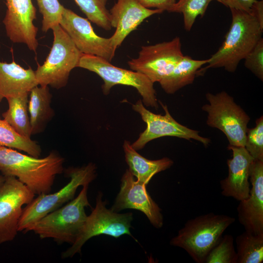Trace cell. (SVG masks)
I'll list each match as a JSON object with an SVG mask.
<instances>
[{"label":"cell","instance_id":"d6a6232c","mask_svg":"<svg viewBox=\"0 0 263 263\" xmlns=\"http://www.w3.org/2000/svg\"><path fill=\"white\" fill-rule=\"evenodd\" d=\"M230 9H234L250 13L251 6L256 0H216Z\"/></svg>","mask_w":263,"mask_h":263},{"label":"cell","instance_id":"277c9868","mask_svg":"<svg viewBox=\"0 0 263 263\" xmlns=\"http://www.w3.org/2000/svg\"><path fill=\"white\" fill-rule=\"evenodd\" d=\"M88 186H83L75 198L43 217L30 231L41 239L52 238L59 244H73L87 217L85 208L90 207L87 197Z\"/></svg>","mask_w":263,"mask_h":263},{"label":"cell","instance_id":"ac0fdd59","mask_svg":"<svg viewBox=\"0 0 263 263\" xmlns=\"http://www.w3.org/2000/svg\"><path fill=\"white\" fill-rule=\"evenodd\" d=\"M109 12L111 26L115 28L111 38L113 45L117 48L145 19L163 11L147 8L137 0H117Z\"/></svg>","mask_w":263,"mask_h":263},{"label":"cell","instance_id":"4dcf8cb0","mask_svg":"<svg viewBox=\"0 0 263 263\" xmlns=\"http://www.w3.org/2000/svg\"><path fill=\"white\" fill-rule=\"evenodd\" d=\"M244 66L263 80V38H262L244 58Z\"/></svg>","mask_w":263,"mask_h":263},{"label":"cell","instance_id":"2e32d148","mask_svg":"<svg viewBox=\"0 0 263 263\" xmlns=\"http://www.w3.org/2000/svg\"><path fill=\"white\" fill-rule=\"evenodd\" d=\"M249 196L239 201L237 216L245 231L263 235V160H253L249 171Z\"/></svg>","mask_w":263,"mask_h":263},{"label":"cell","instance_id":"4fadbf2b","mask_svg":"<svg viewBox=\"0 0 263 263\" xmlns=\"http://www.w3.org/2000/svg\"><path fill=\"white\" fill-rule=\"evenodd\" d=\"M59 25L81 53L96 56L110 62L114 57L117 48L111 38L98 36L87 19L64 7Z\"/></svg>","mask_w":263,"mask_h":263},{"label":"cell","instance_id":"83f0119b","mask_svg":"<svg viewBox=\"0 0 263 263\" xmlns=\"http://www.w3.org/2000/svg\"><path fill=\"white\" fill-rule=\"evenodd\" d=\"M234 239L230 234L222 236L207 256L204 263H237Z\"/></svg>","mask_w":263,"mask_h":263},{"label":"cell","instance_id":"8992f818","mask_svg":"<svg viewBox=\"0 0 263 263\" xmlns=\"http://www.w3.org/2000/svg\"><path fill=\"white\" fill-rule=\"evenodd\" d=\"M54 40L45 61L35 71L39 86L59 89L65 87L72 70L77 67L81 53L69 35L58 25L52 29Z\"/></svg>","mask_w":263,"mask_h":263},{"label":"cell","instance_id":"6da1fadb","mask_svg":"<svg viewBox=\"0 0 263 263\" xmlns=\"http://www.w3.org/2000/svg\"><path fill=\"white\" fill-rule=\"evenodd\" d=\"M64 159L57 152L51 151L39 158L6 147H0V172L14 176L35 194L49 193L56 176L63 171Z\"/></svg>","mask_w":263,"mask_h":263},{"label":"cell","instance_id":"484cf974","mask_svg":"<svg viewBox=\"0 0 263 263\" xmlns=\"http://www.w3.org/2000/svg\"><path fill=\"white\" fill-rule=\"evenodd\" d=\"M87 19L105 30L112 28L109 11L106 8L108 0H74Z\"/></svg>","mask_w":263,"mask_h":263},{"label":"cell","instance_id":"4316f807","mask_svg":"<svg viewBox=\"0 0 263 263\" xmlns=\"http://www.w3.org/2000/svg\"><path fill=\"white\" fill-rule=\"evenodd\" d=\"M212 0H179L169 12L183 14L184 26L187 31L192 28L197 18L205 15L209 4Z\"/></svg>","mask_w":263,"mask_h":263},{"label":"cell","instance_id":"5b68a950","mask_svg":"<svg viewBox=\"0 0 263 263\" xmlns=\"http://www.w3.org/2000/svg\"><path fill=\"white\" fill-rule=\"evenodd\" d=\"M95 169L93 163L80 168L68 169L66 175L71 179L66 186L55 193L38 195L23 208L18 231H29L43 217L73 199L79 186L89 185L95 179Z\"/></svg>","mask_w":263,"mask_h":263},{"label":"cell","instance_id":"7c38bea8","mask_svg":"<svg viewBox=\"0 0 263 263\" xmlns=\"http://www.w3.org/2000/svg\"><path fill=\"white\" fill-rule=\"evenodd\" d=\"M5 177L0 188V244L15 239L22 207L30 203L35 195L15 177Z\"/></svg>","mask_w":263,"mask_h":263},{"label":"cell","instance_id":"d590c367","mask_svg":"<svg viewBox=\"0 0 263 263\" xmlns=\"http://www.w3.org/2000/svg\"></svg>","mask_w":263,"mask_h":263},{"label":"cell","instance_id":"7a4b0ae2","mask_svg":"<svg viewBox=\"0 0 263 263\" xmlns=\"http://www.w3.org/2000/svg\"><path fill=\"white\" fill-rule=\"evenodd\" d=\"M230 11L232 21L225 40L209 58L207 65L199 70V74L209 68L222 67L228 72H235L240 62L262 38L263 29L251 14L234 9Z\"/></svg>","mask_w":263,"mask_h":263},{"label":"cell","instance_id":"836d02e7","mask_svg":"<svg viewBox=\"0 0 263 263\" xmlns=\"http://www.w3.org/2000/svg\"><path fill=\"white\" fill-rule=\"evenodd\" d=\"M251 14L257 20L261 28L263 29V0H256L252 4Z\"/></svg>","mask_w":263,"mask_h":263},{"label":"cell","instance_id":"f546056e","mask_svg":"<svg viewBox=\"0 0 263 263\" xmlns=\"http://www.w3.org/2000/svg\"><path fill=\"white\" fill-rule=\"evenodd\" d=\"M244 148L254 160H263V116L256 121L253 128L247 129Z\"/></svg>","mask_w":263,"mask_h":263},{"label":"cell","instance_id":"d4e9b609","mask_svg":"<svg viewBox=\"0 0 263 263\" xmlns=\"http://www.w3.org/2000/svg\"><path fill=\"white\" fill-rule=\"evenodd\" d=\"M23 151L35 157L41 153L40 145L31 138L18 134L4 119L0 118V147Z\"/></svg>","mask_w":263,"mask_h":263},{"label":"cell","instance_id":"e575fe53","mask_svg":"<svg viewBox=\"0 0 263 263\" xmlns=\"http://www.w3.org/2000/svg\"><path fill=\"white\" fill-rule=\"evenodd\" d=\"M5 179V177L0 172V188L4 183Z\"/></svg>","mask_w":263,"mask_h":263},{"label":"cell","instance_id":"cb8c5ba5","mask_svg":"<svg viewBox=\"0 0 263 263\" xmlns=\"http://www.w3.org/2000/svg\"><path fill=\"white\" fill-rule=\"evenodd\" d=\"M237 263H262L263 262V235L246 231L235 240Z\"/></svg>","mask_w":263,"mask_h":263},{"label":"cell","instance_id":"9c48e42d","mask_svg":"<svg viewBox=\"0 0 263 263\" xmlns=\"http://www.w3.org/2000/svg\"><path fill=\"white\" fill-rule=\"evenodd\" d=\"M99 192L96 205L91 213L87 216L83 228L75 242L62 254L63 259L72 257L80 253L83 245L90 238L99 235H110L115 238L127 234L132 236L130 228L132 220L131 212L119 214L106 207V202L102 200Z\"/></svg>","mask_w":263,"mask_h":263},{"label":"cell","instance_id":"9a60e30c","mask_svg":"<svg viewBox=\"0 0 263 263\" xmlns=\"http://www.w3.org/2000/svg\"><path fill=\"white\" fill-rule=\"evenodd\" d=\"M146 186L135 180L129 169H127L121 179L119 192L111 209L116 212L126 208L141 211L153 226L161 228L163 225L161 210L150 196Z\"/></svg>","mask_w":263,"mask_h":263},{"label":"cell","instance_id":"5bb4252c","mask_svg":"<svg viewBox=\"0 0 263 263\" xmlns=\"http://www.w3.org/2000/svg\"><path fill=\"white\" fill-rule=\"evenodd\" d=\"M6 5L2 22L7 36L12 42L23 43L36 52L38 28L34 24L37 10L32 0H6Z\"/></svg>","mask_w":263,"mask_h":263},{"label":"cell","instance_id":"603a6c76","mask_svg":"<svg viewBox=\"0 0 263 263\" xmlns=\"http://www.w3.org/2000/svg\"><path fill=\"white\" fill-rule=\"evenodd\" d=\"M29 94L6 99L8 108L2 114L4 119L18 134L31 138V126L28 111Z\"/></svg>","mask_w":263,"mask_h":263},{"label":"cell","instance_id":"8fae6325","mask_svg":"<svg viewBox=\"0 0 263 263\" xmlns=\"http://www.w3.org/2000/svg\"><path fill=\"white\" fill-rule=\"evenodd\" d=\"M165 112V115L155 114L144 106L142 101L138 100L132 105V109L139 113L146 123L145 130L132 144L136 150L143 149L150 141L164 136H173L189 140L194 139L207 146L210 140L201 136L199 132L189 129L177 122L169 113L167 106L159 101Z\"/></svg>","mask_w":263,"mask_h":263},{"label":"cell","instance_id":"ffe728a7","mask_svg":"<svg viewBox=\"0 0 263 263\" xmlns=\"http://www.w3.org/2000/svg\"><path fill=\"white\" fill-rule=\"evenodd\" d=\"M123 147L129 170L136 180L143 184L147 185L154 175L169 168L173 164L168 157L154 160L144 157L132 148L129 141L125 140Z\"/></svg>","mask_w":263,"mask_h":263},{"label":"cell","instance_id":"52a82bcc","mask_svg":"<svg viewBox=\"0 0 263 263\" xmlns=\"http://www.w3.org/2000/svg\"><path fill=\"white\" fill-rule=\"evenodd\" d=\"M206 97L208 104L202 109L207 113V124L222 132L229 145L244 147L249 115L225 91L215 94L207 93Z\"/></svg>","mask_w":263,"mask_h":263},{"label":"cell","instance_id":"44dd1931","mask_svg":"<svg viewBox=\"0 0 263 263\" xmlns=\"http://www.w3.org/2000/svg\"><path fill=\"white\" fill-rule=\"evenodd\" d=\"M38 86L34 87L29 94L28 111L32 135L43 132L55 115L49 86Z\"/></svg>","mask_w":263,"mask_h":263},{"label":"cell","instance_id":"d6986e66","mask_svg":"<svg viewBox=\"0 0 263 263\" xmlns=\"http://www.w3.org/2000/svg\"><path fill=\"white\" fill-rule=\"evenodd\" d=\"M38 85L35 71L31 67L24 69L14 60L0 61V102L4 98L29 93Z\"/></svg>","mask_w":263,"mask_h":263},{"label":"cell","instance_id":"7402d4cb","mask_svg":"<svg viewBox=\"0 0 263 263\" xmlns=\"http://www.w3.org/2000/svg\"><path fill=\"white\" fill-rule=\"evenodd\" d=\"M209 58L203 60L193 59L184 56L172 71L162 79L159 83L168 94H173L184 87L192 84L202 66L207 64Z\"/></svg>","mask_w":263,"mask_h":263},{"label":"cell","instance_id":"f1b7e54d","mask_svg":"<svg viewBox=\"0 0 263 263\" xmlns=\"http://www.w3.org/2000/svg\"><path fill=\"white\" fill-rule=\"evenodd\" d=\"M42 16V31L46 33L59 25L64 7L58 0H36Z\"/></svg>","mask_w":263,"mask_h":263},{"label":"cell","instance_id":"30bf717a","mask_svg":"<svg viewBox=\"0 0 263 263\" xmlns=\"http://www.w3.org/2000/svg\"><path fill=\"white\" fill-rule=\"evenodd\" d=\"M180 38L143 46L137 57L128 62L131 69L146 76L153 83L159 82L183 57Z\"/></svg>","mask_w":263,"mask_h":263},{"label":"cell","instance_id":"e0dca14e","mask_svg":"<svg viewBox=\"0 0 263 263\" xmlns=\"http://www.w3.org/2000/svg\"><path fill=\"white\" fill-rule=\"evenodd\" d=\"M228 149L232 150V157L227 160V176L220 181L221 194L240 201L249 195V171L254 159L244 147L229 145Z\"/></svg>","mask_w":263,"mask_h":263},{"label":"cell","instance_id":"ba28073f","mask_svg":"<svg viewBox=\"0 0 263 263\" xmlns=\"http://www.w3.org/2000/svg\"><path fill=\"white\" fill-rule=\"evenodd\" d=\"M77 67L98 75L103 80V93L107 95L111 88L116 85L132 86L142 97V101L148 107L157 109L158 107L156 92L152 82L143 74L132 70L119 68L102 57L82 54Z\"/></svg>","mask_w":263,"mask_h":263},{"label":"cell","instance_id":"1f68e13d","mask_svg":"<svg viewBox=\"0 0 263 263\" xmlns=\"http://www.w3.org/2000/svg\"><path fill=\"white\" fill-rule=\"evenodd\" d=\"M144 7L147 8H154L159 9L163 12L167 11L169 12L173 5L175 3V0H137Z\"/></svg>","mask_w":263,"mask_h":263},{"label":"cell","instance_id":"3957f363","mask_svg":"<svg viewBox=\"0 0 263 263\" xmlns=\"http://www.w3.org/2000/svg\"><path fill=\"white\" fill-rule=\"evenodd\" d=\"M235 221L233 217L213 212L198 216L186 222L170 244L184 249L195 262L204 263L209 251Z\"/></svg>","mask_w":263,"mask_h":263}]
</instances>
